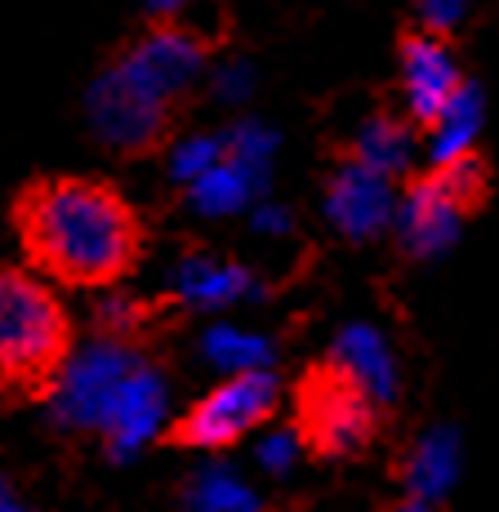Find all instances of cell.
Wrapping results in <instances>:
<instances>
[{
  "mask_svg": "<svg viewBox=\"0 0 499 512\" xmlns=\"http://www.w3.org/2000/svg\"><path fill=\"white\" fill-rule=\"evenodd\" d=\"M397 192L393 179L361 161H348L335 170L326 192V219L335 223V232H344L348 241H375L384 228L397 223Z\"/></svg>",
  "mask_w": 499,
  "mask_h": 512,
  "instance_id": "8",
  "label": "cell"
},
{
  "mask_svg": "<svg viewBox=\"0 0 499 512\" xmlns=\"http://www.w3.org/2000/svg\"><path fill=\"white\" fill-rule=\"evenodd\" d=\"M223 143H228V156H232V161L250 165L259 179H268L272 156H277V134H272L268 125H259V121H237L228 134H223Z\"/></svg>",
  "mask_w": 499,
  "mask_h": 512,
  "instance_id": "20",
  "label": "cell"
},
{
  "mask_svg": "<svg viewBox=\"0 0 499 512\" xmlns=\"http://www.w3.org/2000/svg\"><path fill=\"white\" fill-rule=\"evenodd\" d=\"M170 290L192 308H228L254 294V277L237 263L210 259V254H188L183 263H174Z\"/></svg>",
  "mask_w": 499,
  "mask_h": 512,
  "instance_id": "13",
  "label": "cell"
},
{
  "mask_svg": "<svg viewBox=\"0 0 499 512\" xmlns=\"http://www.w3.org/2000/svg\"><path fill=\"white\" fill-rule=\"evenodd\" d=\"M143 5H148L156 18H170V14H179V9H188L192 0H143Z\"/></svg>",
  "mask_w": 499,
  "mask_h": 512,
  "instance_id": "27",
  "label": "cell"
},
{
  "mask_svg": "<svg viewBox=\"0 0 499 512\" xmlns=\"http://www.w3.org/2000/svg\"><path fill=\"white\" fill-rule=\"evenodd\" d=\"M161 419H165V383L156 370L139 366L125 379L121 397L112 401V415L103 423L107 441H112V455H121V459L134 455V450L161 428Z\"/></svg>",
  "mask_w": 499,
  "mask_h": 512,
  "instance_id": "11",
  "label": "cell"
},
{
  "mask_svg": "<svg viewBox=\"0 0 499 512\" xmlns=\"http://www.w3.org/2000/svg\"><path fill=\"white\" fill-rule=\"evenodd\" d=\"M375 410L379 401L366 388H357L339 366L312 370L299 397V432L317 455L344 459L370 441Z\"/></svg>",
  "mask_w": 499,
  "mask_h": 512,
  "instance_id": "4",
  "label": "cell"
},
{
  "mask_svg": "<svg viewBox=\"0 0 499 512\" xmlns=\"http://www.w3.org/2000/svg\"><path fill=\"white\" fill-rule=\"evenodd\" d=\"M201 352L210 366L228 370V374H246V370H268L272 361V343L259 334H246L237 326H214L201 339Z\"/></svg>",
  "mask_w": 499,
  "mask_h": 512,
  "instance_id": "18",
  "label": "cell"
},
{
  "mask_svg": "<svg viewBox=\"0 0 499 512\" xmlns=\"http://www.w3.org/2000/svg\"><path fill=\"white\" fill-rule=\"evenodd\" d=\"M277 379L268 370H246V374H228L214 392H205L197 406L179 419L174 441L179 446H197V450H219L241 441L246 432H254L263 419L277 410Z\"/></svg>",
  "mask_w": 499,
  "mask_h": 512,
  "instance_id": "5",
  "label": "cell"
},
{
  "mask_svg": "<svg viewBox=\"0 0 499 512\" xmlns=\"http://www.w3.org/2000/svg\"><path fill=\"white\" fill-rule=\"evenodd\" d=\"M210 85L223 103H246V98L254 94V72L246 63H223V67H214Z\"/></svg>",
  "mask_w": 499,
  "mask_h": 512,
  "instance_id": "22",
  "label": "cell"
},
{
  "mask_svg": "<svg viewBox=\"0 0 499 512\" xmlns=\"http://www.w3.org/2000/svg\"><path fill=\"white\" fill-rule=\"evenodd\" d=\"M139 303L130 299V294H107V299L99 303V321H103V330H112V334H125V330H134L139 326Z\"/></svg>",
  "mask_w": 499,
  "mask_h": 512,
  "instance_id": "24",
  "label": "cell"
},
{
  "mask_svg": "<svg viewBox=\"0 0 499 512\" xmlns=\"http://www.w3.org/2000/svg\"><path fill=\"white\" fill-rule=\"evenodd\" d=\"M295 455H299V437H290V432H272V437H263V446H259L263 468H272V472H286L295 464Z\"/></svg>",
  "mask_w": 499,
  "mask_h": 512,
  "instance_id": "25",
  "label": "cell"
},
{
  "mask_svg": "<svg viewBox=\"0 0 499 512\" xmlns=\"http://www.w3.org/2000/svg\"><path fill=\"white\" fill-rule=\"evenodd\" d=\"M228 156V143H223V134H192V139H183L179 147L170 152V174L179 183H197L205 174L214 170V165Z\"/></svg>",
  "mask_w": 499,
  "mask_h": 512,
  "instance_id": "21",
  "label": "cell"
},
{
  "mask_svg": "<svg viewBox=\"0 0 499 512\" xmlns=\"http://www.w3.org/2000/svg\"><path fill=\"white\" fill-rule=\"evenodd\" d=\"M295 228V219H290L281 205H272V201H263V205H254V232H268V236H281V232H290Z\"/></svg>",
  "mask_w": 499,
  "mask_h": 512,
  "instance_id": "26",
  "label": "cell"
},
{
  "mask_svg": "<svg viewBox=\"0 0 499 512\" xmlns=\"http://www.w3.org/2000/svg\"><path fill=\"white\" fill-rule=\"evenodd\" d=\"M486 192V170L477 156L450 165H433L428 179H415L406 187L397 205V236L410 254L433 259L464 228V214L482 201Z\"/></svg>",
  "mask_w": 499,
  "mask_h": 512,
  "instance_id": "3",
  "label": "cell"
},
{
  "mask_svg": "<svg viewBox=\"0 0 499 512\" xmlns=\"http://www.w3.org/2000/svg\"><path fill=\"white\" fill-rule=\"evenodd\" d=\"M5 512H27V508H23V504H18V499H14V495H5Z\"/></svg>",
  "mask_w": 499,
  "mask_h": 512,
  "instance_id": "29",
  "label": "cell"
},
{
  "mask_svg": "<svg viewBox=\"0 0 499 512\" xmlns=\"http://www.w3.org/2000/svg\"><path fill=\"white\" fill-rule=\"evenodd\" d=\"M188 499H192V508H197V512H254V508H259V504H254V495H250V486L237 477V472H228V468L197 472Z\"/></svg>",
  "mask_w": 499,
  "mask_h": 512,
  "instance_id": "19",
  "label": "cell"
},
{
  "mask_svg": "<svg viewBox=\"0 0 499 512\" xmlns=\"http://www.w3.org/2000/svg\"><path fill=\"white\" fill-rule=\"evenodd\" d=\"M455 468H459L455 432H428V437L415 446V455H410V468H406L410 490H415L419 499L442 495L450 481H455Z\"/></svg>",
  "mask_w": 499,
  "mask_h": 512,
  "instance_id": "17",
  "label": "cell"
},
{
  "mask_svg": "<svg viewBox=\"0 0 499 512\" xmlns=\"http://www.w3.org/2000/svg\"><path fill=\"white\" fill-rule=\"evenodd\" d=\"M143 361L121 343H90L63 366L54 383V410L72 428H103L112 415V401L121 397L125 379L139 370Z\"/></svg>",
  "mask_w": 499,
  "mask_h": 512,
  "instance_id": "7",
  "label": "cell"
},
{
  "mask_svg": "<svg viewBox=\"0 0 499 512\" xmlns=\"http://www.w3.org/2000/svg\"><path fill=\"white\" fill-rule=\"evenodd\" d=\"M72 361V334L54 290L23 268L0 277V370L9 392L36 397L54 392L58 374Z\"/></svg>",
  "mask_w": 499,
  "mask_h": 512,
  "instance_id": "2",
  "label": "cell"
},
{
  "mask_svg": "<svg viewBox=\"0 0 499 512\" xmlns=\"http://www.w3.org/2000/svg\"><path fill=\"white\" fill-rule=\"evenodd\" d=\"M85 103H90L94 134H99L107 147H116V152H143V147H152L165 130V116H170L165 107L134 94L125 81H116L112 72H103L99 81L90 85Z\"/></svg>",
  "mask_w": 499,
  "mask_h": 512,
  "instance_id": "9",
  "label": "cell"
},
{
  "mask_svg": "<svg viewBox=\"0 0 499 512\" xmlns=\"http://www.w3.org/2000/svg\"><path fill=\"white\" fill-rule=\"evenodd\" d=\"M401 90H406V107L419 125H433L455 103V94L464 90V76H459V63L442 45V36L424 32L401 45Z\"/></svg>",
  "mask_w": 499,
  "mask_h": 512,
  "instance_id": "10",
  "label": "cell"
},
{
  "mask_svg": "<svg viewBox=\"0 0 499 512\" xmlns=\"http://www.w3.org/2000/svg\"><path fill=\"white\" fill-rule=\"evenodd\" d=\"M107 72L130 85L134 94L152 98L156 107L170 112L174 98L205 72V45L192 32H183V27H156V32H148L143 41L125 49Z\"/></svg>",
  "mask_w": 499,
  "mask_h": 512,
  "instance_id": "6",
  "label": "cell"
},
{
  "mask_svg": "<svg viewBox=\"0 0 499 512\" xmlns=\"http://www.w3.org/2000/svg\"><path fill=\"white\" fill-rule=\"evenodd\" d=\"M401 512H433V504H428V499H419V495H415V499H410V504L401 508Z\"/></svg>",
  "mask_w": 499,
  "mask_h": 512,
  "instance_id": "28",
  "label": "cell"
},
{
  "mask_svg": "<svg viewBox=\"0 0 499 512\" xmlns=\"http://www.w3.org/2000/svg\"><path fill=\"white\" fill-rule=\"evenodd\" d=\"M419 18L433 36H446L450 27H459V18L468 14V0H415Z\"/></svg>",
  "mask_w": 499,
  "mask_h": 512,
  "instance_id": "23",
  "label": "cell"
},
{
  "mask_svg": "<svg viewBox=\"0 0 499 512\" xmlns=\"http://www.w3.org/2000/svg\"><path fill=\"white\" fill-rule=\"evenodd\" d=\"M410 152H415L410 130L397 125L393 116H370V121L357 130V143H352V161L370 165V170L388 174V179H397V174L406 170Z\"/></svg>",
  "mask_w": 499,
  "mask_h": 512,
  "instance_id": "16",
  "label": "cell"
},
{
  "mask_svg": "<svg viewBox=\"0 0 499 512\" xmlns=\"http://www.w3.org/2000/svg\"><path fill=\"white\" fill-rule=\"evenodd\" d=\"M23 250L63 285H112L139 259L134 210L94 179H54L18 205Z\"/></svg>",
  "mask_w": 499,
  "mask_h": 512,
  "instance_id": "1",
  "label": "cell"
},
{
  "mask_svg": "<svg viewBox=\"0 0 499 512\" xmlns=\"http://www.w3.org/2000/svg\"><path fill=\"white\" fill-rule=\"evenodd\" d=\"M259 187H263V179L250 170V165L223 156V161L214 165L205 179H197V183L188 187V196H192V205H197L201 214H210V219H223V214L246 210Z\"/></svg>",
  "mask_w": 499,
  "mask_h": 512,
  "instance_id": "15",
  "label": "cell"
},
{
  "mask_svg": "<svg viewBox=\"0 0 499 512\" xmlns=\"http://www.w3.org/2000/svg\"><path fill=\"white\" fill-rule=\"evenodd\" d=\"M330 366H339L357 388H366L370 397L384 406V401L397 397V357L384 343V334L370 326H348L335 339V352H330Z\"/></svg>",
  "mask_w": 499,
  "mask_h": 512,
  "instance_id": "12",
  "label": "cell"
},
{
  "mask_svg": "<svg viewBox=\"0 0 499 512\" xmlns=\"http://www.w3.org/2000/svg\"><path fill=\"white\" fill-rule=\"evenodd\" d=\"M477 134H482V94H477V85H464L455 94V103L428 125V161H464V156H473Z\"/></svg>",
  "mask_w": 499,
  "mask_h": 512,
  "instance_id": "14",
  "label": "cell"
}]
</instances>
